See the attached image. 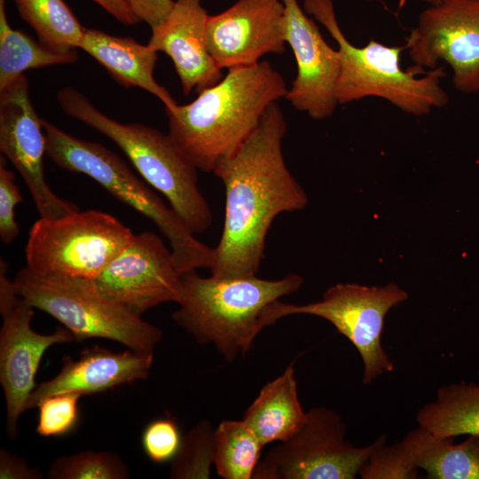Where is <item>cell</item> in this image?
Masks as SVG:
<instances>
[{
  "mask_svg": "<svg viewBox=\"0 0 479 479\" xmlns=\"http://www.w3.org/2000/svg\"><path fill=\"white\" fill-rule=\"evenodd\" d=\"M34 309L67 328L75 340L109 339L139 353L153 354L162 332L104 294L93 279L34 271L27 266L12 279Z\"/></svg>",
  "mask_w": 479,
  "mask_h": 479,
  "instance_id": "cell-7",
  "label": "cell"
},
{
  "mask_svg": "<svg viewBox=\"0 0 479 479\" xmlns=\"http://www.w3.org/2000/svg\"><path fill=\"white\" fill-rule=\"evenodd\" d=\"M306 418L298 398L293 365L266 383L245 412L244 422L263 445L289 439Z\"/></svg>",
  "mask_w": 479,
  "mask_h": 479,
  "instance_id": "cell-21",
  "label": "cell"
},
{
  "mask_svg": "<svg viewBox=\"0 0 479 479\" xmlns=\"http://www.w3.org/2000/svg\"><path fill=\"white\" fill-rule=\"evenodd\" d=\"M404 47L415 70L433 69L444 60L458 90H479V0H445L426 9Z\"/></svg>",
  "mask_w": 479,
  "mask_h": 479,
  "instance_id": "cell-12",
  "label": "cell"
},
{
  "mask_svg": "<svg viewBox=\"0 0 479 479\" xmlns=\"http://www.w3.org/2000/svg\"><path fill=\"white\" fill-rule=\"evenodd\" d=\"M78 393H61L40 401L36 432L42 436H62L72 432L79 421Z\"/></svg>",
  "mask_w": 479,
  "mask_h": 479,
  "instance_id": "cell-28",
  "label": "cell"
},
{
  "mask_svg": "<svg viewBox=\"0 0 479 479\" xmlns=\"http://www.w3.org/2000/svg\"><path fill=\"white\" fill-rule=\"evenodd\" d=\"M287 90L283 76L267 61L229 68L192 102L165 109L168 135L198 169L213 172Z\"/></svg>",
  "mask_w": 479,
  "mask_h": 479,
  "instance_id": "cell-2",
  "label": "cell"
},
{
  "mask_svg": "<svg viewBox=\"0 0 479 479\" xmlns=\"http://www.w3.org/2000/svg\"><path fill=\"white\" fill-rule=\"evenodd\" d=\"M183 436L170 418L152 420L145 428L141 444L146 456L155 463L172 461L177 454Z\"/></svg>",
  "mask_w": 479,
  "mask_h": 479,
  "instance_id": "cell-29",
  "label": "cell"
},
{
  "mask_svg": "<svg viewBox=\"0 0 479 479\" xmlns=\"http://www.w3.org/2000/svg\"><path fill=\"white\" fill-rule=\"evenodd\" d=\"M215 457V430L201 421L187 432L172 460L169 476L175 479L209 478Z\"/></svg>",
  "mask_w": 479,
  "mask_h": 479,
  "instance_id": "cell-27",
  "label": "cell"
},
{
  "mask_svg": "<svg viewBox=\"0 0 479 479\" xmlns=\"http://www.w3.org/2000/svg\"><path fill=\"white\" fill-rule=\"evenodd\" d=\"M365 479L416 478L417 469L407 461L401 443L391 446L383 444L361 468Z\"/></svg>",
  "mask_w": 479,
  "mask_h": 479,
  "instance_id": "cell-30",
  "label": "cell"
},
{
  "mask_svg": "<svg viewBox=\"0 0 479 479\" xmlns=\"http://www.w3.org/2000/svg\"><path fill=\"white\" fill-rule=\"evenodd\" d=\"M43 475L39 469L29 467L22 458L1 449V479H42Z\"/></svg>",
  "mask_w": 479,
  "mask_h": 479,
  "instance_id": "cell-33",
  "label": "cell"
},
{
  "mask_svg": "<svg viewBox=\"0 0 479 479\" xmlns=\"http://www.w3.org/2000/svg\"><path fill=\"white\" fill-rule=\"evenodd\" d=\"M341 415L326 407L306 412L301 428L259 461L256 479H353L386 444L384 436L357 447L345 438Z\"/></svg>",
  "mask_w": 479,
  "mask_h": 479,
  "instance_id": "cell-10",
  "label": "cell"
},
{
  "mask_svg": "<svg viewBox=\"0 0 479 479\" xmlns=\"http://www.w3.org/2000/svg\"><path fill=\"white\" fill-rule=\"evenodd\" d=\"M286 132L283 111L272 103L244 142L216 165L213 173L225 190V212L211 275H256L274 219L307 206L308 196L284 159Z\"/></svg>",
  "mask_w": 479,
  "mask_h": 479,
  "instance_id": "cell-1",
  "label": "cell"
},
{
  "mask_svg": "<svg viewBox=\"0 0 479 479\" xmlns=\"http://www.w3.org/2000/svg\"><path fill=\"white\" fill-rule=\"evenodd\" d=\"M0 160V238L4 244H10L20 232L14 211L23 197L14 173L6 168L2 154Z\"/></svg>",
  "mask_w": 479,
  "mask_h": 479,
  "instance_id": "cell-31",
  "label": "cell"
},
{
  "mask_svg": "<svg viewBox=\"0 0 479 479\" xmlns=\"http://www.w3.org/2000/svg\"><path fill=\"white\" fill-rule=\"evenodd\" d=\"M208 16L200 0H176L164 20L152 28L148 44L171 59L185 95L223 77L208 49Z\"/></svg>",
  "mask_w": 479,
  "mask_h": 479,
  "instance_id": "cell-17",
  "label": "cell"
},
{
  "mask_svg": "<svg viewBox=\"0 0 479 479\" xmlns=\"http://www.w3.org/2000/svg\"><path fill=\"white\" fill-rule=\"evenodd\" d=\"M121 23L131 26L139 20L133 13L126 0H93Z\"/></svg>",
  "mask_w": 479,
  "mask_h": 479,
  "instance_id": "cell-34",
  "label": "cell"
},
{
  "mask_svg": "<svg viewBox=\"0 0 479 479\" xmlns=\"http://www.w3.org/2000/svg\"><path fill=\"white\" fill-rule=\"evenodd\" d=\"M130 8L139 20L151 28L161 23L171 11L173 0H126Z\"/></svg>",
  "mask_w": 479,
  "mask_h": 479,
  "instance_id": "cell-32",
  "label": "cell"
},
{
  "mask_svg": "<svg viewBox=\"0 0 479 479\" xmlns=\"http://www.w3.org/2000/svg\"><path fill=\"white\" fill-rule=\"evenodd\" d=\"M46 154L59 168L84 174L110 194L150 219L166 238L180 273L211 269L215 250L199 241L167 205L114 152L92 141L74 137L42 119Z\"/></svg>",
  "mask_w": 479,
  "mask_h": 479,
  "instance_id": "cell-5",
  "label": "cell"
},
{
  "mask_svg": "<svg viewBox=\"0 0 479 479\" xmlns=\"http://www.w3.org/2000/svg\"><path fill=\"white\" fill-rule=\"evenodd\" d=\"M153 362V354L131 349L113 352L98 345L88 347L76 360L64 357L59 373L34 389L27 410L37 407L41 400L52 395H90L144 380L148 376Z\"/></svg>",
  "mask_w": 479,
  "mask_h": 479,
  "instance_id": "cell-18",
  "label": "cell"
},
{
  "mask_svg": "<svg viewBox=\"0 0 479 479\" xmlns=\"http://www.w3.org/2000/svg\"><path fill=\"white\" fill-rule=\"evenodd\" d=\"M79 48L94 58L123 86L148 91L163 103L165 109L177 104L154 78L158 51L149 44H141L130 37L85 28Z\"/></svg>",
  "mask_w": 479,
  "mask_h": 479,
  "instance_id": "cell-19",
  "label": "cell"
},
{
  "mask_svg": "<svg viewBox=\"0 0 479 479\" xmlns=\"http://www.w3.org/2000/svg\"><path fill=\"white\" fill-rule=\"evenodd\" d=\"M416 421L441 436H479V383L461 381L439 388L436 399L419 409Z\"/></svg>",
  "mask_w": 479,
  "mask_h": 479,
  "instance_id": "cell-22",
  "label": "cell"
},
{
  "mask_svg": "<svg viewBox=\"0 0 479 479\" xmlns=\"http://www.w3.org/2000/svg\"><path fill=\"white\" fill-rule=\"evenodd\" d=\"M51 479H126V464L117 455L106 452L85 451L65 455L50 466Z\"/></svg>",
  "mask_w": 479,
  "mask_h": 479,
  "instance_id": "cell-26",
  "label": "cell"
},
{
  "mask_svg": "<svg viewBox=\"0 0 479 479\" xmlns=\"http://www.w3.org/2000/svg\"><path fill=\"white\" fill-rule=\"evenodd\" d=\"M133 235L116 217L98 210L40 217L29 231L26 266L40 273L96 279Z\"/></svg>",
  "mask_w": 479,
  "mask_h": 479,
  "instance_id": "cell-8",
  "label": "cell"
},
{
  "mask_svg": "<svg viewBox=\"0 0 479 479\" xmlns=\"http://www.w3.org/2000/svg\"><path fill=\"white\" fill-rule=\"evenodd\" d=\"M57 98L67 115L112 140L142 178L167 199L192 234L204 233L211 227L213 216L198 185V169L168 134L141 123L119 122L71 87L60 89Z\"/></svg>",
  "mask_w": 479,
  "mask_h": 479,
  "instance_id": "cell-4",
  "label": "cell"
},
{
  "mask_svg": "<svg viewBox=\"0 0 479 479\" xmlns=\"http://www.w3.org/2000/svg\"><path fill=\"white\" fill-rule=\"evenodd\" d=\"M418 426L400 441L407 461L432 479H479V436L462 443Z\"/></svg>",
  "mask_w": 479,
  "mask_h": 479,
  "instance_id": "cell-20",
  "label": "cell"
},
{
  "mask_svg": "<svg viewBox=\"0 0 479 479\" xmlns=\"http://www.w3.org/2000/svg\"><path fill=\"white\" fill-rule=\"evenodd\" d=\"M303 279L290 273L279 279L252 276L204 278L182 273L178 309L173 320L202 344L212 343L232 361L251 349L271 326L269 311L281 297L296 292Z\"/></svg>",
  "mask_w": 479,
  "mask_h": 479,
  "instance_id": "cell-3",
  "label": "cell"
},
{
  "mask_svg": "<svg viewBox=\"0 0 479 479\" xmlns=\"http://www.w3.org/2000/svg\"><path fill=\"white\" fill-rule=\"evenodd\" d=\"M0 150L25 182L41 218H57L79 210L49 186L43 171L46 140L31 102L25 75L0 91Z\"/></svg>",
  "mask_w": 479,
  "mask_h": 479,
  "instance_id": "cell-14",
  "label": "cell"
},
{
  "mask_svg": "<svg viewBox=\"0 0 479 479\" xmlns=\"http://www.w3.org/2000/svg\"><path fill=\"white\" fill-rule=\"evenodd\" d=\"M282 1L286 43L293 51L297 67L286 98L296 110L313 119L327 118L338 105V51L324 40L316 23L306 15L297 0Z\"/></svg>",
  "mask_w": 479,
  "mask_h": 479,
  "instance_id": "cell-16",
  "label": "cell"
},
{
  "mask_svg": "<svg viewBox=\"0 0 479 479\" xmlns=\"http://www.w3.org/2000/svg\"><path fill=\"white\" fill-rule=\"evenodd\" d=\"M430 4L431 5H436L443 3L445 0H420Z\"/></svg>",
  "mask_w": 479,
  "mask_h": 479,
  "instance_id": "cell-35",
  "label": "cell"
},
{
  "mask_svg": "<svg viewBox=\"0 0 479 479\" xmlns=\"http://www.w3.org/2000/svg\"><path fill=\"white\" fill-rule=\"evenodd\" d=\"M181 275L170 247L157 234L143 232L93 280L104 294L141 317L159 304L177 302Z\"/></svg>",
  "mask_w": 479,
  "mask_h": 479,
  "instance_id": "cell-13",
  "label": "cell"
},
{
  "mask_svg": "<svg viewBox=\"0 0 479 479\" xmlns=\"http://www.w3.org/2000/svg\"><path fill=\"white\" fill-rule=\"evenodd\" d=\"M263 444L244 420H224L215 429L214 466L224 479H250Z\"/></svg>",
  "mask_w": 479,
  "mask_h": 479,
  "instance_id": "cell-25",
  "label": "cell"
},
{
  "mask_svg": "<svg viewBox=\"0 0 479 479\" xmlns=\"http://www.w3.org/2000/svg\"><path fill=\"white\" fill-rule=\"evenodd\" d=\"M304 12L322 24L337 43L340 73L336 85L338 104H349L365 97H379L414 115L428 114L448 103L440 85L443 67L430 69L416 77L417 70L400 67L405 47H389L371 40L366 45H353L343 35L336 20L333 0H305Z\"/></svg>",
  "mask_w": 479,
  "mask_h": 479,
  "instance_id": "cell-6",
  "label": "cell"
},
{
  "mask_svg": "<svg viewBox=\"0 0 479 479\" xmlns=\"http://www.w3.org/2000/svg\"><path fill=\"white\" fill-rule=\"evenodd\" d=\"M407 298V292L393 282L381 287L338 283L315 302L297 305L277 301L269 319L273 325L287 316L306 314L327 320L357 349L364 365L363 384H370L394 368L381 334L387 313Z\"/></svg>",
  "mask_w": 479,
  "mask_h": 479,
  "instance_id": "cell-9",
  "label": "cell"
},
{
  "mask_svg": "<svg viewBox=\"0 0 479 479\" xmlns=\"http://www.w3.org/2000/svg\"><path fill=\"white\" fill-rule=\"evenodd\" d=\"M14 3L43 45L57 52H68L80 47L85 28L64 0H14Z\"/></svg>",
  "mask_w": 479,
  "mask_h": 479,
  "instance_id": "cell-24",
  "label": "cell"
},
{
  "mask_svg": "<svg viewBox=\"0 0 479 479\" xmlns=\"http://www.w3.org/2000/svg\"><path fill=\"white\" fill-rule=\"evenodd\" d=\"M0 382L6 404V432L14 440L18 421L27 410L30 394L36 387L35 375L44 352L52 345L75 340L65 326L50 334L34 331V308L16 291L7 276V264L0 261Z\"/></svg>",
  "mask_w": 479,
  "mask_h": 479,
  "instance_id": "cell-11",
  "label": "cell"
},
{
  "mask_svg": "<svg viewBox=\"0 0 479 479\" xmlns=\"http://www.w3.org/2000/svg\"><path fill=\"white\" fill-rule=\"evenodd\" d=\"M208 51L221 69L250 66L286 48L285 5L282 0H237L224 12L209 15Z\"/></svg>",
  "mask_w": 479,
  "mask_h": 479,
  "instance_id": "cell-15",
  "label": "cell"
},
{
  "mask_svg": "<svg viewBox=\"0 0 479 479\" xmlns=\"http://www.w3.org/2000/svg\"><path fill=\"white\" fill-rule=\"evenodd\" d=\"M77 53L53 51L27 34L13 29L7 20L5 0H0V91L24 72L76 61Z\"/></svg>",
  "mask_w": 479,
  "mask_h": 479,
  "instance_id": "cell-23",
  "label": "cell"
}]
</instances>
